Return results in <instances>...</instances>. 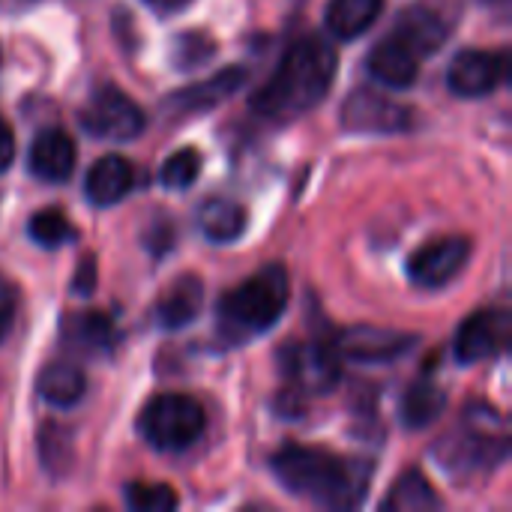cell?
Wrapping results in <instances>:
<instances>
[{
  "label": "cell",
  "mask_w": 512,
  "mask_h": 512,
  "mask_svg": "<svg viewBox=\"0 0 512 512\" xmlns=\"http://www.w3.org/2000/svg\"><path fill=\"white\" fill-rule=\"evenodd\" d=\"M510 75L507 51L465 48L447 66V87L462 99H480L495 93Z\"/></svg>",
  "instance_id": "obj_9"
},
{
  "label": "cell",
  "mask_w": 512,
  "mask_h": 512,
  "mask_svg": "<svg viewBox=\"0 0 512 512\" xmlns=\"http://www.w3.org/2000/svg\"><path fill=\"white\" fill-rule=\"evenodd\" d=\"M270 468L285 492L324 507V510H354L363 504L372 465L363 459H342L330 450L288 444L273 459Z\"/></svg>",
  "instance_id": "obj_1"
},
{
  "label": "cell",
  "mask_w": 512,
  "mask_h": 512,
  "mask_svg": "<svg viewBox=\"0 0 512 512\" xmlns=\"http://www.w3.org/2000/svg\"><path fill=\"white\" fill-rule=\"evenodd\" d=\"M438 507H441V498L435 495V489H432V483L426 480V474L417 471V468L405 471V474L393 483V489H390V495H387V501H384V510L393 512H426L438 510Z\"/></svg>",
  "instance_id": "obj_24"
},
{
  "label": "cell",
  "mask_w": 512,
  "mask_h": 512,
  "mask_svg": "<svg viewBox=\"0 0 512 512\" xmlns=\"http://www.w3.org/2000/svg\"><path fill=\"white\" fill-rule=\"evenodd\" d=\"M213 54V42L207 39V33L201 30H186L177 42H174V66L180 69H195L198 63H204Z\"/></svg>",
  "instance_id": "obj_28"
},
{
  "label": "cell",
  "mask_w": 512,
  "mask_h": 512,
  "mask_svg": "<svg viewBox=\"0 0 512 512\" xmlns=\"http://www.w3.org/2000/svg\"><path fill=\"white\" fill-rule=\"evenodd\" d=\"M126 507L135 512H168L177 507V492L165 483H129L126 492Z\"/></svg>",
  "instance_id": "obj_26"
},
{
  "label": "cell",
  "mask_w": 512,
  "mask_h": 512,
  "mask_svg": "<svg viewBox=\"0 0 512 512\" xmlns=\"http://www.w3.org/2000/svg\"><path fill=\"white\" fill-rule=\"evenodd\" d=\"M198 171H201V156L192 147H183L162 162L159 183L165 189H189L198 180Z\"/></svg>",
  "instance_id": "obj_27"
},
{
  "label": "cell",
  "mask_w": 512,
  "mask_h": 512,
  "mask_svg": "<svg viewBox=\"0 0 512 512\" xmlns=\"http://www.w3.org/2000/svg\"><path fill=\"white\" fill-rule=\"evenodd\" d=\"M384 0H330L324 12V27L330 36L351 42L372 30V24L381 18Z\"/></svg>",
  "instance_id": "obj_19"
},
{
  "label": "cell",
  "mask_w": 512,
  "mask_h": 512,
  "mask_svg": "<svg viewBox=\"0 0 512 512\" xmlns=\"http://www.w3.org/2000/svg\"><path fill=\"white\" fill-rule=\"evenodd\" d=\"M480 3H486V6H495V9H507V6H510V0H480Z\"/></svg>",
  "instance_id": "obj_33"
},
{
  "label": "cell",
  "mask_w": 512,
  "mask_h": 512,
  "mask_svg": "<svg viewBox=\"0 0 512 512\" xmlns=\"http://www.w3.org/2000/svg\"><path fill=\"white\" fill-rule=\"evenodd\" d=\"M12 159H15V135L9 129V123L0 117V174L9 171Z\"/></svg>",
  "instance_id": "obj_31"
},
{
  "label": "cell",
  "mask_w": 512,
  "mask_h": 512,
  "mask_svg": "<svg viewBox=\"0 0 512 512\" xmlns=\"http://www.w3.org/2000/svg\"><path fill=\"white\" fill-rule=\"evenodd\" d=\"M504 456H507L504 420L492 405H480V402L462 414L459 432H453L444 441V447H438V459L456 474L486 471L498 465Z\"/></svg>",
  "instance_id": "obj_4"
},
{
  "label": "cell",
  "mask_w": 512,
  "mask_h": 512,
  "mask_svg": "<svg viewBox=\"0 0 512 512\" xmlns=\"http://www.w3.org/2000/svg\"><path fill=\"white\" fill-rule=\"evenodd\" d=\"M336 78V51L321 36H303L288 45L273 75L255 90L252 111L288 123L312 111L333 87Z\"/></svg>",
  "instance_id": "obj_2"
},
{
  "label": "cell",
  "mask_w": 512,
  "mask_h": 512,
  "mask_svg": "<svg viewBox=\"0 0 512 512\" xmlns=\"http://www.w3.org/2000/svg\"><path fill=\"white\" fill-rule=\"evenodd\" d=\"M243 81H246V72H243L240 66H231V69H225V72H219V75H213V78H207V81H201V84H192V87L174 93V96L168 99V105H171L174 111H180V114L207 111V108L219 105L222 99H228L234 90H240Z\"/></svg>",
  "instance_id": "obj_20"
},
{
  "label": "cell",
  "mask_w": 512,
  "mask_h": 512,
  "mask_svg": "<svg viewBox=\"0 0 512 512\" xmlns=\"http://www.w3.org/2000/svg\"><path fill=\"white\" fill-rule=\"evenodd\" d=\"M12 318H15V291H12V285L0 276V342H3V336L9 333V327H12Z\"/></svg>",
  "instance_id": "obj_29"
},
{
  "label": "cell",
  "mask_w": 512,
  "mask_h": 512,
  "mask_svg": "<svg viewBox=\"0 0 512 512\" xmlns=\"http://www.w3.org/2000/svg\"><path fill=\"white\" fill-rule=\"evenodd\" d=\"M60 339L75 354L105 357V354H111V348L117 342V333H114V324H111L108 315H102V312H78V315H69L63 321Z\"/></svg>",
  "instance_id": "obj_17"
},
{
  "label": "cell",
  "mask_w": 512,
  "mask_h": 512,
  "mask_svg": "<svg viewBox=\"0 0 512 512\" xmlns=\"http://www.w3.org/2000/svg\"><path fill=\"white\" fill-rule=\"evenodd\" d=\"M207 429V417L198 399L186 393H162L153 396L138 414L141 438L159 453H183L189 450Z\"/></svg>",
  "instance_id": "obj_5"
},
{
  "label": "cell",
  "mask_w": 512,
  "mask_h": 512,
  "mask_svg": "<svg viewBox=\"0 0 512 512\" xmlns=\"http://www.w3.org/2000/svg\"><path fill=\"white\" fill-rule=\"evenodd\" d=\"M366 72L375 84L390 87V90H408L417 75H420V57L399 42L393 33L381 42H375V48L366 57Z\"/></svg>",
  "instance_id": "obj_15"
},
{
  "label": "cell",
  "mask_w": 512,
  "mask_h": 512,
  "mask_svg": "<svg viewBox=\"0 0 512 512\" xmlns=\"http://www.w3.org/2000/svg\"><path fill=\"white\" fill-rule=\"evenodd\" d=\"M135 186V168L129 159L108 153L102 159H96L87 174H84V198L93 207H114L120 204Z\"/></svg>",
  "instance_id": "obj_16"
},
{
  "label": "cell",
  "mask_w": 512,
  "mask_h": 512,
  "mask_svg": "<svg viewBox=\"0 0 512 512\" xmlns=\"http://www.w3.org/2000/svg\"><path fill=\"white\" fill-rule=\"evenodd\" d=\"M198 228L210 243H234L246 231V210L231 198H210L198 210Z\"/></svg>",
  "instance_id": "obj_22"
},
{
  "label": "cell",
  "mask_w": 512,
  "mask_h": 512,
  "mask_svg": "<svg viewBox=\"0 0 512 512\" xmlns=\"http://www.w3.org/2000/svg\"><path fill=\"white\" fill-rule=\"evenodd\" d=\"M291 300V282L282 264H270L252 279L222 294L216 306V327L228 342H246L264 336L285 315Z\"/></svg>",
  "instance_id": "obj_3"
},
{
  "label": "cell",
  "mask_w": 512,
  "mask_h": 512,
  "mask_svg": "<svg viewBox=\"0 0 512 512\" xmlns=\"http://www.w3.org/2000/svg\"><path fill=\"white\" fill-rule=\"evenodd\" d=\"M27 234L33 243L45 246V249H60L66 243H75L78 240V231L75 225L69 222V216L57 207H45L39 213L30 216L27 222Z\"/></svg>",
  "instance_id": "obj_25"
},
{
  "label": "cell",
  "mask_w": 512,
  "mask_h": 512,
  "mask_svg": "<svg viewBox=\"0 0 512 512\" xmlns=\"http://www.w3.org/2000/svg\"><path fill=\"white\" fill-rule=\"evenodd\" d=\"M27 168L42 183H66L75 171V141L66 129H42L27 150Z\"/></svg>",
  "instance_id": "obj_14"
},
{
  "label": "cell",
  "mask_w": 512,
  "mask_h": 512,
  "mask_svg": "<svg viewBox=\"0 0 512 512\" xmlns=\"http://www.w3.org/2000/svg\"><path fill=\"white\" fill-rule=\"evenodd\" d=\"M471 258V240L465 237H441L426 243L408 258V276L417 288L438 291L447 288L468 264Z\"/></svg>",
  "instance_id": "obj_12"
},
{
  "label": "cell",
  "mask_w": 512,
  "mask_h": 512,
  "mask_svg": "<svg viewBox=\"0 0 512 512\" xmlns=\"http://www.w3.org/2000/svg\"><path fill=\"white\" fill-rule=\"evenodd\" d=\"M93 285H96V258H93V255H87V258L78 264V273H75L72 291H75V294H81V297H87V294L93 291Z\"/></svg>",
  "instance_id": "obj_30"
},
{
  "label": "cell",
  "mask_w": 512,
  "mask_h": 512,
  "mask_svg": "<svg viewBox=\"0 0 512 512\" xmlns=\"http://www.w3.org/2000/svg\"><path fill=\"white\" fill-rule=\"evenodd\" d=\"M201 306H204V282L189 273V276H180L162 294V300L156 303L153 318H156V324L162 330H180V327H189L198 318Z\"/></svg>",
  "instance_id": "obj_18"
},
{
  "label": "cell",
  "mask_w": 512,
  "mask_h": 512,
  "mask_svg": "<svg viewBox=\"0 0 512 512\" xmlns=\"http://www.w3.org/2000/svg\"><path fill=\"white\" fill-rule=\"evenodd\" d=\"M87 378L72 363H48L36 378V393L51 408H75L84 399Z\"/></svg>",
  "instance_id": "obj_21"
},
{
  "label": "cell",
  "mask_w": 512,
  "mask_h": 512,
  "mask_svg": "<svg viewBox=\"0 0 512 512\" xmlns=\"http://www.w3.org/2000/svg\"><path fill=\"white\" fill-rule=\"evenodd\" d=\"M147 6H153V9H159V12H177V9H183L189 0H144Z\"/></svg>",
  "instance_id": "obj_32"
},
{
  "label": "cell",
  "mask_w": 512,
  "mask_h": 512,
  "mask_svg": "<svg viewBox=\"0 0 512 512\" xmlns=\"http://www.w3.org/2000/svg\"><path fill=\"white\" fill-rule=\"evenodd\" d=\"M456 3L453 0H417L402 9L393 24V36L405 42L420 60L432 57L456 27Z\"/></svg>",
  "instance_id": "obj_8"
},
{
  "label": "cell",
  "mask_w": 512,
  "mask_h": 512,
  "mask_svg": "<svg viewBox=\"0 0 512 512\" xmlns=\"http://www.w3.org/2000/svg\"><path fill=\"white\" fill-rule=\"evenodd\" d=\"M510 345V312L507 309H480L468 321H462L453 354L462 366H477L495 360Z\"/></svg>",
  "instance_id": "obj_11"
},
{
  "label": "cell",
  "mask_w": 512,
  "mask_h": 512,
  "mask_svg": "<svg viewBox=\"0 0 512 512\" xmlns=\"http://www.w3.org/2000/svg\"><path fill=\"white\" fill-rule=\"evenodd\" d=\"M339 120H342V129H348V132H372V135L408 132L414 123V117L405 105H399L390 96L369 90V87H360L345 99Z\"/></svg>",
  "instance_id": "obj_10"
},
{
  "label": "cell",
  "mask_w": 512,
  "mask_h": 512,
  "mask_svg": "<svg viewBox=\"0 0 512 512\" xmlns=\"http://www.w3.org/2000/svg\"><path fill=\"white\" fill-rule=\"evenodd\" d=\"M279 369L297 396H327L342 378L339 354L327 342H285Z\"/></svg>",
  "instance_id": "obj_7"
},
{
  "label": "cell",
  "mask_w": 512,
  "mask_h": 512,
  "mask_svg": "<svg viewBox=\"0 0 512 512\" xmlns=\"http://www.w3.org/2000/svg\"><path fill=\"white\" fill-rule=\"evenodd\" d=\"M444 408H447V393L432 381H417L402 396L399 414H402L405 429H426L444 414Z\"/></svg>",
  "instance_id": "obj_23"
},
{
  "label": "cell",
  "mask_w": 512,
  "mask_h": 512,
  "mask_svg": "<svg viewBox=\"0 0 512 512\" xmlns=\"http://www.w3.org/2000/svg\"><path fill=\"white\" fill-rule=\"evenodd\" d=\"M417 345V336L411 333H399V330H387V327H369V324H357L339 333V342L333 345L339 357L351 360V363H390L399 360L402 354H408Z\"/></svg>",
  "instance_id": "obj_13"
},
{
  "label": "cell",
  "mask_w": 512,
  "mask_h": 512,
  "mask_svg": "<svg viewBox=\"0 0 512 512\" xmlns=\"http://www.w3.org/2000/svg\"><path fill=\"white\" fill-rule=\"evenodd\" d=\"M78 123L87 135L102 141H132L144 132L147 117L135 99H129L120 87H99L87 105L78 111Z\"/></svg>",
  "instance_id": "obj_6"
}]
</instances>
